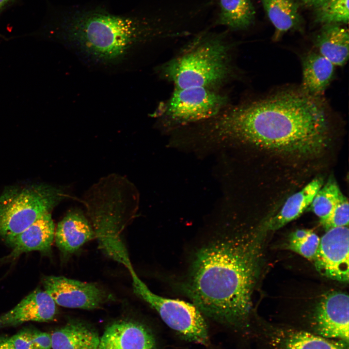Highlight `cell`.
<instances>
[{
    "mask_svg": "<svg viewBox=\"0 0 349 349\" xmlns=\"http://www.w3.org/2000/svg\"><path fill=\"white\" fill-rule=\"evenodd\" d=\"M162 19L136 10L119 13L100 5H77L62 15L54 32L89 60L113 64L136 47L168 35Z\"/></svg>",
    "mask_w": 349,
    "mask_h": 349,
    "instance_id": "cell-3",
    "label": "cell"
},
{
    "mask_svg": "<svg viewBox=\"0 0 349 349\" xmlns=\"http://www.w3.org/2000/svg\"><path fill=\"white\" fill-rule=\"evenodd\" d=\"M81 202L102 252L129 272L134 270L121 234L137 210L139 194L136 187L125 176L109 174L91 186Z\"/></svg>",
    "mask_w": 349,
    "mask_h": 349,
    "instance_id": "cell-4",
    "label": "cell"
},
{
    "mask_svg": "<svg viewBox=\"0 0 349 349\" xmlns=\"http://www.w3.org/2000/svg\"><path fill=\"white\" fill-rule=\"evenodd\" d=\"M349 9V0H328L316 9V22L322 25L347 24Z\"/></svg>",
    "mask_w": 349,
    "mask_h": 349,
    "instance_id": "cell-24",
    "label": "cell"
},
{
    "mask_svg": "<svg viewBox=\"0 0 349 349\" xmlns=\"http://www.w3.org/2000/svg\"><path fill=\"white\" fill-rule=\"evenodd\" d=\"M130 274L134 293L154 309L168 327L187 341L208 344L207 325L204 315L194 304L157 295L149 289L135 270Z\"/></svg>",
    "mask_w": 349,
    "mask_h": 349,
    "instance_id": "cell-8",
    "label": "cell"
},
{
    "mask_svg": "<svg viewBox=\"0 0 349 349\" xmlns=\"http://www.w3.org/2000/svg\"><path fill=\"white\" fill-rule=\"evenodd\" d=\"M10 338L15 349H33L31 329H23Z\"/></svg>",
    "mask_w": 349,
    "mask_h": 349,
    "instance_id": "cell-28",
    "label": "cell"
},
{
    "mask_svg": "<svg viewBox=\"0 0 349 349\" xmlns=\"http://www.w3.org/2000/svg\"><path fill=\"white\" fill-rule=\"evenodd\" d=\"M13 0H0V11Z\"/></svg>",
    "mask_w": 349,
    "mask_h": 349,
    "instance_id": "cell-31",
    "label": "cell"
},
{
    "mask_svg": "<svg viewBox=\"0 0 349 349\" xmlns=\"http://www.w3.org/2000/svg\"><path fill=\"white\" fill-rule=\"evenodd\" d=\"M228 105V96L218 90L174 88L170 97L159 105L153 115L158 117L165 127L173 128L206 121Z\"/></svg>",
    "mask_w": 349,
    "mask_h": 349,
    "instance_id": "cell-7",
    "label": "cell"
},
{
    "mask_svg": "<svg viewBox=\"0 0 349 349\" xmlns=\"http://www.w3.org/2000/svg\"><path fill=\"white\" fill-rule=\"evenodd\" d=\"M219 6L217 24L239 31L254 23L255 10L251 0H219Z\"/></svg>",
    "mask_w": 349,
    "mask_h": 349,
    "instance_id": "cell-22",
    "label": "cell"
},
{
    "mask_svg": "<svg viewBox=\"0 0 349 349\" xmlns=\"http://www.w3.org/2000/svg\"><path fill=\"white\" fill-rule=\"evenodd\" d=\"M328 0H298V1L305 6L314 8L315 9L320 6Z\"/></svg>",
    "mask_w": 349,
    "mask_h": 349,
    "instance_id": "cell-29",
    "label": "cell"
},
{
    "mask_svg": "<svg viewBox=\"0 0 349 349\" xmlns=\"http://www.w3.org/2000/svg\"><path fill=\"white\" fill-rule=\"evenodd\" d=\"M67 197L47 184L7 187L0 195V237L6 241L15 237Z\"/></svg>",
    "mask_w": 349,
    "mask_h": 349,
    "instance_id": "cell-6",
    "label": "cell"
},
{
    "mask_svg": "<svg viewBox=\"0 0 349 349\" xmlns=\"http://www.w3.org/2000/svg\"><path fill=\"white\" fill-rule=\"evenodd\" d=\"M263 238L261 232L228 225L196 249L184 288L204 316L236 330L246 326Z\"/></svg>",
    "mask_w": 349,
    "mask_h": 349,
    "instance_id": "cell-2",
    "label": "cell"
},
{
    "mask_svg": "<svg viewBox=\"0 0 349 349\" xmlns=\"http://www.w3.org/2000/svg\"><path fill=\"white\" fill-rule=\"evenodd\" d=\"M317 51L335 66H343L349 58L348 28L339 24L323 25L314 38Z\"/></svg>",
    "mask_w": 349,
    "mask_h": 349,
    "instance_id": "cell-17",
    "label": "cell"
},
{
    "mask_svg": "<svg viewBox=\"0 0 349 349\" xmlns=\"http://www.w3.org/2000/svg\"><path fill=\"white\" fill-rule=\"evenodd\" d=\"M55 225L51 213L38 218L19 234L6 242L12 248L8 259L32 251L50 253L54 239Z\"/></svg>",
    "mask_w": 349,
    "mask_h": 349,
    "instance_id": "cell-14",
    "label": "cell"
},
{
    "mask_svg": "<svg viewBox=\"0 0 349 349\" xmlns=\"http://www.w3.org/2000/svg\"><path fill=\"white\" fill-rule=\"evenodd\" d=\"M319 242V237L312 230L298 229L290 234L287 247L307 259L313 261Z\"/></svg>",
    "mask_w": 349,
    "mask_h": 349,
    "instance_id": "cell-25",
    "label": "cell"
},
{
    "mask_svg": "<svg viewBox=\"0 0 349 349\" xmlns=\"http://www.w3.org/2000/svg\"><path fill=\"white\" fill-rule=\"evenodd\" d=\"M349 296L333 291L324 295L316 304L312 317L316 334L349 343Z\"/></svg>",
    "mask_w": 349,
    "mask_h": 349,
    "instance_id": "cell-11",
    "label": "cell"
},
{
    "mask_svg": "<svg viewBox=\"0 0 349 349\" xmlns=\"http://www.w3.org/2000/svg\"><path fill=\"white\" fill-rule=\"evenodd\" d=\"M349 202L344 196L335 206L328 217L321 223L326 231L349 225Z\"/></svg>",
    "mask_w": 349,
    "mask_h": 349,
    "instance_id": "cell-26",
    "label": "cell"
},
{
    "mask_svg": "<svg viewBox=\"0 0 349 349\" xmlns=\"http://www.w3.org/2000/svg\"><path fill=\"white\" fill-rule=\"evenodd\" d=\"M57 313L56 304L45 291L37 288L10 310L0 315V329L26 322H48Z\"/></svg>",
    "mask_w": 349,
    "mask_h": 349,
    "instance_id": "cell-13",
    "label": "cell"
},
{
    "mask_svg": "<svg viewBox=\"0 0 349 349\" xmlns=\"http://www.w3.org/2000/svg\"><path fill=\"white\" fill-rule=\"evenodd\" d=\"M33 349H52L51 334L31 329Z\"/></svg>",
    "mask_w": 349,
    "mask_h": 349,
    "instance_id": "cell-27",
    "label": "cell"
},
{
    "mask_svg": "<svg viewBox=\"0 0 349 349\" xmlns=\"http://www.w3.org/2000/svg\"><path fill=\"white\" fill-rule=\"evenodd\" d=\"M0 349H15L10 337H0Z\"/></svg>",
    "mask_w": 349,
    "mask_h": 349,
    "instance_id": "cell-30",
    "label": "cell"
},
{
    "mask_svg": "<svg viewBox=\"0 0 349 349\" xmlns=\"http://www.w3.org/2000/svg\"><path fill=\"white\" fill-rule=\"evenodd\" d=\"M43 285L44 290L56 304L66 308L93 310L113 299L111 294L96 284L64 276H46Z\"/></svg>",
    "mask_w": 349,
    "mask_h": 349,
    "instance_id": "cell-9",
    "label": "cell"
},
{
    "mask_svg": "<svg viewBox=\"0 0 349 349\" xmlns=\"http://www.w3.org/2000/svg\"><path fill=\"white\" fill-rule=\"evenodd\" d=\"M95 238L91 223L78 208L69 210L55 231L56 244L65 255L73 254Z\"/></svg>",
    "mask_w": 349,
    "mask_h": 349,
    "instance_id": "cell-15",
    "label": "cell"
},
{
    "mask_svg": "<svg viewBox=\"0 0 349 349\" xmlns=\"http://www.w3.org/2000/svg\"><path fill=\"white\" fill-rule=\"evenodd\" d=\"M52 349H98L100 337L89 324L70 320L51 334Z\"/></svg>",
    "mask_w": 349,
    "mask_h": 349,
    "instance_id": "cell-19",
    "label": "cell"
},
{
    "mask_svg": "<svg viewBox=\"0 0 349 349\" xmlns=\"http://www.w3.org/2000/svg\"><path fill=\"white\" fill-rule=\"evenodd\" d=\"M301 63L302 80L301 87L311 95L322 96L333 79L335 65L314 50L304 54Z\"/></svg>",
    "mask_w": 349,
    "mask_h": 349,
    "instance_id": "cell-18",
    "label": "cell"
},
{
    "mask_svg": "<svg viewBox=\"0 0 349 349\" xmlns=\"http://www.w3.org/2000/svg\"><path fill=\"white\" fill-rule=\"evenodd\" d=\"M344 195L333 179H330L316 194L310 205L311 210L324 221Z\"/></svg>",
    "mask_w": 349,
    "mask_h": 349,
    "instance_id": "cell-23",
    "label": "cell"
},
{
    "mask_svg": "<svg viewBox=\"0 0 349 349\" xmlns=\"http://www.w3.org/2000/svg\"><path fill=\"white\" fill-rule=\"evenodd\" d=\"M271 333V341L277 349H349L345 341L304 331L278 328Z\"/></svg>",
    "mask_w": 349,
    "mask_h": 349,
    "instance_id": "cell-16",
    "label": "cell"
},
{
    "mask_svg": "<svg viewBox=\"0 0 349 349\" xmlns=\"http://www.w3.org/2000/svg\"><path fill=\"white\" fill-rule=\"evenodd\" d=\"M98 349H157V346L153 333L146 325L122 319L106 328Z\"/></svg>",
    "mask_w": 349,
    "mask_h": 349,
    "instance_id": "cell-12",
    "label": "cell"
},
{
    "mask_svg": "<svg viewBox=\"0 0 349 349\" xmlns=\"http://www.w3.org/2000/svg\"><path fill=\"white\" fill-rule=\"evenodd\" d=\"M349 228H332L320 238L313 260L322 275L340 282H348L349 275Z\"/></svg>",
    "mask_w": 349,
    "mask_h": 349,
    "instance_id": "cell-10",
    "label": "cell"
},
{
    "mask_svg": "<svg viewBox=\"0 0 349 349\" xmlns=\"http://www.w3.org/2000/svg\"><path fill=\"white\" fill-rule=\"evenodd\" d=\"M323 185L321 178H317L299 191L290 196L280 211L265 225L267 230H275L299 217L310 206L317 192Z\"/></svg>",
    "mask_w": 349,
    "mask_h": 349,
    "instance_id": "cell-21",
    "label": "cell"
},
{
    "mask_svg": "<svg viewBox=\"0 0 349 349\" xmlns=\"http://www.w3.org/2000/svg\"><path fill=\"white\" fill-rule=\"evenodd\" d=\"M201 124L199 136L206 143H240L302 158L320 153L331 133L325 99L301 87L228 105Z\"/></svg>",
    "mask_w": 349,
    "mask_h": 349,
    "instance_id": "cell-1",
    "label": "cell"
},
{
    "mask_svg": "<svg viewBox=\"0 0 349 349\" xmlns=\"http://www.w3.org/2000/svg\"><path fill=\"white\" fill-rule=\"evenodd\" d=\"M269 20L274 28L272 39L279 41L289 31H302L303 20L296 0H261Z\"/></svg>",
    "mask_w": 349,
    "mask_h": 349,
    "instance_id": "cell-20",
    "label": "cell"
},
{
    "mask_svg": "<svg viewBox=\"0 0 349 349\" xmlns=\"http://www.w3.org/2000/svg\"><path fill=\"white\" fill-rule=\"evenodd\" d=\"M225 34L205 31L191 39L158 72L174 88L204 87L218 90L236 76L232 47Z\"/></svg>",
    "mask_w": 349,
    "mask_h": 349,
    "instance_id": "cell-5",
    "label": "cell"
}]
</instances>
